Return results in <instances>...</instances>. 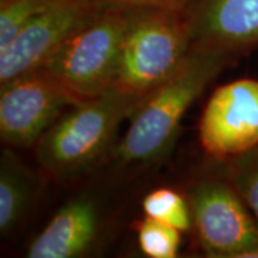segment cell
<instances>
[{
  "mask_svg": "<svg viewBox=\"0 0 258 258\" xmlns=\"http://www.w3.org/2000/svg\"><path fill=\"white\" fill-rule=\"evenodd\" d=\"M242 258H258V245L255 247V248L249 249L248 252H245Z\"/></svg>",
  "mask_w": 258,
  "mask_h": 258,
  "instance_id": "obj_17",
  "label": "cell"
},
{
  "mask_svg": "<svg viewBox=\"0 0 258 258\" xmlns=\"http://www.w3.org/2000/svg\"><path fill=\"white\" fill-rule=\"evenodd\" d=\"M145 217L168 224L181 232L192 230V217L188 200L171 188H158L142 201Z\"/></svg>",
  "mask_w": 258,
  "mask_h": 258,
  "instance_id": "obj_12",
  "label": "cell"
},
{
  "mask_svg": "<svg viewBox=\"0 0 258 258\" xmlns=\"http://www.w3.org/2000/svg\"><path fill=\"white\" fill-rule=\"evenodd\" d=\"M101 2L128 5V6H157V8L184 10L191 0H101Z\"/></svg>",
  "mask_w": 258,
  "mask_h": 258,
  "instance_id": "obj_16",
  "label": "cell"
},
{
  "mask_svg": "<svg viewBox=\"0 0 258 258\" xmlns=\"http://www.w3.org/2000/svg\"><path fill=\"white\" fill-rule=\"evenodd\" d=\"M98 5V0H59L30 19L0 50V85L42 69Z\"/></svg>",
  "mask_w": 258,
  "mask_h": 258,
  "instance_id": "obj_8",
  "label": "cell"
},
{
  "mask_svg": "<svg viewBox=\"0 0 258 258\" xmlns=\"http://www.w3.org/2000/svg\"><path fill=\"white\" fill-rule=\"evenodd\" d=\"M141 251L149 258H175L181 245V231L145 217L137 222Z\"/></svg>",
  "mask_w": 258,
  "mask_h": 258,
  "instance_id": "obj_13",
  "label": "cell"
},
{
  "mask_svg": "<svg viewBox=\"0 0 258 258\" xmlns=\"http://www.w3.org/2000/svg\"><path fill=\"white\" fill-rule=\"evenodd\" d=\"M198 132L204 151L218 161H228L257 147V79L218 86L204 106Z\"/></svg>",
  "mask_w": 258,
  "mask_h": 258,
  "instance_id": "obj_7",
  "label": "cell"
},
{
  "mask_svg": "<svg viewBox=\"0 0 258 258\" xmlns=\"http://www.w3.org/2000/svg\"><path fill=\"white\" fill-rule=\"evenodd\" d=\"M76 101L45 69L0 85V138L10 148L36 147L37 141Z\"/></svg>",
  "mask_w": 258,
  "mask_h": 258,
  "instance_id": "obj_6",
  "label": "cell"
},
{
  "mask_svg": "<svg viewBox=\"0 0 258 258\" xmlns=\"http://www.w3.org/2000/svg\"><path fill=\"white\" fill-rule=\"evenodd\" d=\"M228 179L258 224V145L228 159Z\"/></svg>",
  "mask_w": 258,
  "mask_h": 258,
  "instance_id": "obj_14",
  "label": "cell"
},
{
  "mask_svg": "<svg viewBox=\"0 0 258 258\" xmlns=\"http://www.w3.org/2000/svg\"><path fill=\"white\" fill-rule=\"evenodd\" d=\"M101 230V212L82 194L64 203L28 247L29 258H76L88 254Z\"/></svg>",
  "mask_w": 258,
  "mask_h": 258,
  "instance_id": "obj_10",
  "label": "cell"
},
{
  "mask_svg": "<svg viewBox=\"0 0 258 258\" xmlns=\"http://www.w3.org/2000/svg\"><path fill=\"white\" fill-rule=\"evenodd\" d=\"M139 102L138 96L111 88L75 103L37 141L39 165L59 181L86 172L109 151L120 123L131 118Z\"/></svg>",
  "mask_w": 258,
  "mask_h": 258,
  "instance_id": "obj_2",
  "label": "cell"
},
{
  "mask_svg": "<svg viewBox=\"0 0 258 258\" xmlns=\"http://www.w3.org/2000/svg\"><path fill=\"white\" fill-rule=\"evenodd\" d=\"M191 47L184 10L131 6L113 88L142 99L175 74Z\"/></svg>",
  "mask_w": 258,
  "mask_h": 258,
  "instance_id": "obj_3",
  "label": "cell"
},
{
  "mask_svg": "<svg viewBox=\"0 0 258 258\" xmlns=\"http://www.w3.org/2000/svg\"><path fill=\"white\" fill-rule=\"evenodd\" d=\"M192 46L235 57L258 45V0H191L184 9Z\"/></svg>",
  "mask_w": 258,
  "mask_h": 258,
  "instance_id": "obj_9",
  "label": "cell"
},
{
  "mask_svg": "<svg viewBox=\"0 0 258 258\" xmlns=\"http://www.w3.org/2000/svg\"><path fill=\"white\" fill-rule=\"evenodd\" d=\"M40 175L22 162L13 148L0 155V235L8 238L26 220L42 188Z\"/></svg>",
  "mask_w": 258,
  "mask_h": 258,
  "instance_id": "obj_11",
  "label": "cell"
},
{
  "mask_svg": "<svg viewBox=\"0 0 258 258\" xmlns=\"http://www.w3.org/2000/svg\"><path fill=\"white\" fill-rule=\"evenodd\" d=\"M59 0H0V50L9 45L30 19Z\"/></svg>",
  "mask_w": 258,
  "mask_h": 258,
  "instance_id": "obj_15",
  "label": "cell"
},
{
  "mask_svg": "<svg viewBox=\"0 0 258 258\" xmlns=\"http://www.w3.org/2000/svg\"><path fill=\"white\" fill-rule=\"evenodd\" d=\"M192 230L205 255L242 258L258 245V224L240 194L217 176L198 179L188 192Z\"/></svg>",
  "mask_w": 258,
  "mask_h": 258,
  "instance_id": "obj_5",
  "label": "cell"
},
{
  "mask_svg": "<svg viewBox=\"0 0 258 258\" xmlns=\"http://www.w3.org/2000/svg\"><path fill=\"white\" fill-rule=\"evenodd\" d=\"M99 5L42 68L76 101L99 96L113 88L131 6Z\"/></svg>",
  "mask_w": 258,
  "mask_h": 258,
  "instance_id": "obj_4",
  "label": "cell"
},
{
  "mask_svg": "<svg viewBox=\"0 0 258 258\" xmlns=\"http://www.w3.org/2000/svg\"><path fill=\"white\" fill-rule=\"evenodd\" d=\"M234 57L215 47H191L175 74L147 93L131 115L128 129L115 148L120 164L144 166L165 157L185 113Z\"/></svg>",
  "mask_w": 258,
  "mask_h": 258,
  "instance_id": "obj_1",
  "label": "cell"
}]
</instances>
